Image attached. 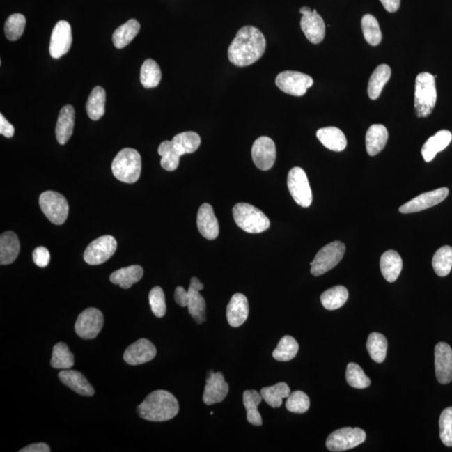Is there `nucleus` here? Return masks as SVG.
I'll use <instances>...</instances> for the list:
<instances>
[{
  "label": "nucleus",
  "mask_w": 452,
  "mask_h": 452,
  "mask_svg": "<svg viewBox=\"0 0 452 452\" xmlns=\"http://www.w3.org/2000/svg\"><path fill=\"white\" fill-rule=\"evenodd\" d=\"M267 40L254 26H244L237 32L228 49V57L232 64L244 68L254 64L264 55Z\"/></svg>",
  "instance_id": "obj_1"
},
{
  "label": "nucleus",
  "mask_w": 452,
  "mask_h": 452,
  "mask_svg": "<svg viewBox=\"0 0 452 452\" xmlns=\"http://www.w3.org/2000/svg\"><path fill=\"white\" fill-rule=\"evenodd\" d=\"M137 412L144 420L163 422L176 417L180 412V405L171 393L156 391L147 396L138 406Z\"/></svg>",
  "instance_id": "obj_2"
},
{
  "label": "nucleus",
  "mask_w": 452,
  "mask_h": 452,
  "mask_svg": "<svg viewBox=\"0 0 452 452\" xmlns=\"http://www.w3.org/2000/svg\"><path fill=\"white\" fill-rule=\"evenodd\" d=\"M435 77L428 72L418 75L414 91V109L418 118H426L432 113L437 100Z\"/></svg>",
  "instance_id": "obj_3"
},
{
  "label": "nucleus",
  "mask_w": 452,
  "mask_h": 452,
  "mask_svg": "<svg viewBox=\"0 0 452 452\" xmlns=\"http://www.w3.org/2000/svg\"><path fill=\"white\" fill-rule=\"evenodd\" d=\"M114 176L119 181L134 184L139 180L142 171V159L135 149L124 148L118 153L111 164Z\"/></svg>",
  "instance_id": "obj_4"
},
{
  "label": "nucleus",
  "mask_w": 452,
  "mask_h": 452,
  "mask_svg": "<svg viewBox=\"0 0 452 452\" xmlns=\"http://www.w3.org/2000/svg\"><path fill=\"white\" fill-rule=\"evenodd\" d=\"M233 217L236 225L247 233H261L271 224L263 211L247 203H238L234 206Z\"/></svg>",
  "instance_id": "obj_5"
},
{
  "label": "nucleus",
  "mask_w": 452,
  "mask_h": 452,
  "mask_svg": "<svg viewBox=\"0 0 452 452\" xmlns=\"http://www.w3.org/2000/svg\"><path fill=\"white\" fill-rule=\"evenodd\" d=\"M346 247L341 242L327 244L318 252L311 265V273L315 276L325 274L334 268L342 260Z\"/></svg>",
  "instance_id": "obj_6"
},
{
  "label": "nucleus",
  "mask_w": 452,
  "mask_h": 452,
  "mask_svg": "<svg viewBox=\"0 0 452 452\" xmlns=\"http://www.w3.org/2000/svg\"><path fill=\"white\" fill-rule=\"evenodd\" d=\"M39 204L45 217L55 225H62L68 217V202L59 193L45 192L41 194Z\"/></svg>",
  "instance_id": "obj_7"
},
{
  "label": "nucleus",
  "mask_w": 452,
  "mask_h": 452,
  "mask_svg": "<svg viewBox=\"0 0 452 452\" xmlns=\"http://www.w3.org/2000/svg\"><path fill=\"white\" fill-rule=\"evenodd\" d=\"M366 439V433L362 429L344 427L329 435L326 446L330 451H344L359 446Z\"/></svg>",
  "instance_id": "obj_8"
},
{
  "label": "nucleus",
  "mask_w": 452,
  "mask_h": 452,
  "mask_svg": "<svg viewBox=\"0 0 452 452\" xmlns=\"http://www.w3.org/2000/svg\"><path fill=\"white\" fill-rule=\"evenodd\" d=\"M288 187L297 205L308 208L312 204V189L304 169L295 167L290 170L288 176Z\"/></svg>",
  "instance_id": "obj_9"
},
{
  "label": "nucleus",
  "mask_w": 452,
  "mask_h": 452,
  "mask_svg": "<svg viewBox=\"0 0 452 452\" xmlns=\"http://www.w3.org/2000/svg\"><path fill=\"white\" fill-rule=\"evenodd\" d=\"M276 85L283 93L295 97H302L313 85V79L299 72L285 70L276 78Z\"/></svg>",
  "instance_id": "obj_10"
},
{
  "label": "nucleus",
  "mask_w": 452,
  "mask_h": 452,
  "mask_svg": "<svg viewBox=\"0 0 452 452\" xmlns=\"http://www.w3.org/2000/svg\"><path fill=\"white\" fill-rule=\"evenodd\" d=\"M117 248V240L114 236H102V237L93 240L87 247L84 252V260L89 265H101L114 255Z\"/></svg>",
  "instance_id": "obj_11"
},
{
  "label": "nucleus",
  "mask_w": 452,
  "mask_h": 452,
  "mask_svg": "<svg viewBox=\"0 0 452 452\" xmlns=\"http://www.w3.org/2000/svg\"><path fill=\"white\" fill-rule=\"evenodd\" d=\"M103 325H104V318L101 311L89 308L79 315L75 325V330L82 339H94L100 333Z\"/></svg>",
  "instance_id": "obj_12"
},
{
  "label": "nucleus",
  "mask_w": 452,
  "mask_h": 452,
  "mask_svg": "<svg viewBox=\"0 0 452 452\" xmlns=\"http://www.w3.org/2000/svg\"><path fill=\"white\" fill-rule=\"evenodd\" d=\"M302 15L301 28L302 32L311 43H321L325 36V23L318 14L316 10H312L309 7H302L300 9Z\"/></svg>",
  "instance_id": "obj_13"
},
{
  "label": "nucleus",
  "mask_w": 452,
  "mask_h": 452,
  "mask_svg": "<svg viewBox=\"0 0 452 452\" xmlns=\"http://www.w3.org/2000/svg\"><path fill=\"white\" fill-rule=\"evenodd\" d=\"M251 156L257 168L263 171L271 169L275 164L276 157L274 141L268 137H260L253 144Z\"/></svg>",
  "instance_id": "obj_14"
},
{
  "label": "nucleus",
  "mask_w": 452,
  "mask_h": 452,
  "mask_svg": "<svg viewBox=\"0 0 452 452\" xmlns=\"http://www.w3.org/2000/svg\"><path fill=\"white\" fill-rule=\"evenodd\" d=\"M72 43V27L65 20H61L52 31L49 42V55L59 59L69 52Z\"/></svg>",
  "instance_id": "obj_15"
},
{
  "label": "nucleus",
  "mask_w": 452,
  "mask_h": 452,
  "mask_svg": "<svg viewBox=\"0 0 452 452\" xmlns=\"http://www.w3.org/2000/svg\"><path fill=\"white\" fill-rule=\"evenodd\" d=\"M449 194V189L444 187L421 194L413 200L400 207V212L403 214L416 213L437 205L445 201Z\"/></svg>",
  "instance_id": "obj_16"
},
{
  "label": "nucleus",
  "mask_w": 452,
  "mask_h": 452,
  "mask_svg": "<svg viewBox=\"0 0 452 452\" xmlns=\"http://www.w3.org/2000/svg\"><path fill=\"white\" fill-rule=\"evenodd\" d=\"M229 392V385L226 382L225 377L222 373L209 372L206 379L203 401L207 405L221 403L226 399Z\"/></svg>",
  "instance_id": "obj_17"
},
{
  "label": "nucleus",
  "mask_w": 452,
  "mask_h": 452,
  "mask_svg": "<svg viewBox=\"0 0 452 452\" xmlns=\"http://www.w3.org/2000/svg\"><path fill=\"white\" fill-rule=\"evenodd\" d=\"M435 375L439 383L447 384L452 380V350L449 344L439 343L435 348Z\"/></svg>",
  "instance_id": "obj_18"
},
{
  "label": "nucleus",
  "mask_w": 452,
  "mask_h": 452,
  "mask_svg": "<svg viewBox=\"0 0 452 452\" xmlns=\"http://www.w3.org/2000/svg\"><path fill=\"white\" fill-rule=\"evenodd\" d=\"M156 354L155 346L149 340L142 338L127 348L123 359L130 366H140L155 359Z\"/></svg>",
  "instance_id": "obj_19"
},
{
  "label": "nucleus",
  "mask_w": 452,
  "mask_h": 452,
  "mask_svg": "<svg viewBox=\"0 0 452 452\" xmlns=\"http://www.w3.org/2000/svg\"><path fill=\"white\" fill-rule=\"evenodd\" d=\"M204 289V285L197 277H192L188 290L189 293V313L198 325L206 320V302L205 298L201 294V290Z\"/></svg>",
  "instance_id": "obj_20"
},
{
  "label": "nucleus",
  "mask_w": 452,
  "mask_h": 452,
  "mask_svg": "<svg viewBox=\"0 0 452 452\" xmlns=\"http://www.w3.org/2000/svg\"><path fill=\"white\" fill-rule=\"evenodd\" d=\"M197 226L201 234L207 240H215L219 234V226L213 207L203 204L197 215Z\"/></svg>",
  "instance_id": "obj_21"
},
{
  "label": "nucleus",
  "mask_w": 452,
  "mask_h": 452,
  "mask_svg": "<svg viewBox=\"0 0 452 452\" xmlns=\"http://www.w3.org/2000/svg\"><path fill=\"white\" fill-rule=\"evenodd\" d=\"M249 304L246 296L235 293L227 306L226 318L231 327H238L247 320Z\"/></svg>",
  "instance_id": "obj_22"
},
{
  "label": "nucleus",
  "mask_w": 452,
  "mask_h": 452,
  "mask_svg": "<svg viewBox=\"0 0 452 452\" xmlns=\"http://www.w3.org/2000/svg\"><path fill=\"white\" fill-rule=\"evenodd\" d=\"M59 379L62 384L72 389L73 391L79 393V395L84 396H93L94 395L93 387L80 372L64 370L59 373Z\"/></svg>",
  "instance_id": "obj_23"
},
{
  "label": "nucleus",
  "mask_w": 452,
  "mask_h": 452,
  "mask_svg": "<svg viewBox=\"0 0 452 452\" xmlns=\"http://www.w3.org/2000/svg\"><path fill=\"white\" fill-rule=\"evenodd\" d=\"M75 124V110L70 105L62 107L58 117L56 135L58 143L64 145L68 142L73 134Z\"/></svg>",
  "instance_id": "obj_24"
},
{
  "label": "nucleus",
  "mask_w": 452,
  "mask_h": 452,
  "mask_svg": "<svg viewBox=\"0 0 452 452\" xmlns=\"http://www.w3.org/2000/svg\"><path fill=\"white\" fill-rule=\"evenodd\" d=\"M403 267V261L396 251H385L380 258V270L384 279L389 283H395Z\"/></svg>",
  "instance_id": "obj_25"
},
{
  "label": "nucleus",
  "mask_w": 452,
  "mask_h": 452,
  "mask_svg": "<svg viewBox=\"0 0 452 452\" xmlns=\"http://www.w3.org/2000/svg\"><path fill=\"white\" fill-rule=\"evenodd\" d=\"M317 137L323 146L334 152H341L347 147V139L338 127H327L317 132Z\"/></svg>",
  "instance_id": "obj_26"
},
{
  "label": "nucleus",
  "mask_w": 452,
  "mask_h": 452,
  "mask_svg": "<svg viewBox=\"0 0 452 452\" xmlns=\"http://www.w3.org/2000/svg\"><path fill=\"white\" fill-rule=\"evenodd\" d=\"M452 140L450 131L441 130L426 141L421 149V153L426 162L434 159L437 153L442 152L449 145Z\"/></svg>",
  "instance_id": "obj_27"
},
{
  "label": "nucleus",
  "mask_w": 452,
  "mask_h": 452,
  "mask_svg": "<svg viewBox=\"0 0 452 452\" xmlns=\"http://www.w3.org/2000/svg\"><path fill=\"white\" fill-rule=\"evenodd\" d=\"M18 236L13 231H6L0 236V264L10 265L20 253Z\"/></svg>",
  "instance_id": "obj_28"
},
{
  "label": "nucleus",
  "mask_w": 452,
  "mask_h": 452,
  "mask_svg": "<svg viewBox=\"0 0 452 452\" xmlns=\"http://www.w3.org/2000/svg\"><path fill=\"white\" fill-rule=\"evenodd\" d=\"M389 139L387 128L381 124H374L367 131L366 149L368 155H378L385 147Z\"/></svg>",
  "instance_id": "obj_29"
},
{
  "label": "nucleus",
  "mask_w": 452,
  "mask_h": 452,
  "mask_svg": "<svg viewBox=\"0 0 452 452\" xmlns=\"http://www.w3.org/2000/svg\"><path fill=\"white\" fill-rule=\"evenodd\" d=\"M143 276V269L138 265H130L118 270L110 276L111 283L119 285L123 289H128L139 283Z\"/></svg>",
  "instance_id": "obj_30"
},
{
  "label": "nucleus",
  "mask_w": 452,
  "mask_h": 452,
  "mask_svg": "<svg viewBox=\"0 0 452 452\" xmlns=\"http://www.w3.org/2000/svg\"><path fill=\"white\" fill-rule=\"evenodd\" d=\"M391 77V69L388 65L378 66L371 75L368 81V94L372 100H376L382 93L384 86Z\"/></svg>",
  "instance_id": "obj_31"
},
{
  "label": "nucleus",
  "mask_w": 452,
  "mask_h": 452,
  "mask_svg": "<svg viewBox=\"0 0 452 452\" xmlns=\"http://www.w3.org/2000/svg\"><path fill=\"white\" fill-rule=\"evenodd\" d=\"M106 92L101 86H96L91 93L86 109L88 117L98 121L105 114Z\"/></svg>",
  "instance_id": "obj_32"
},
{
  "label": "nucleus",
  "mask_w": 452,
  "mask_h": 452,
  "mask_svg": "<svg viewBox=\"0 0 452 452\" xmlns=\"http://www.w3.org/2000/svg\"><path fill=\"white\" fill-rule=\"evenodd\" d=\"M140 31V24L138 20L131 19L123 26L118 27L113 35L115 47L123 49L126 47L135 38Z\"/></svg>",
  "instance_id": "obj_33"
},
{
  "label": "nucleus",
  "mask_w": 452,
  "mask_h": 452,
  "mask_svg": "<svg viewBox=\"0 0 452 452\" xmlns=\"http://www.w3.org/2000/svg\"><path fill=\"white\" fill-rule=\"evenodd\" d=\"M171 141L180 156L196 152L201 143V137L196 132H181L174 136Z\"/></svg>",
  "instance_id": "obj_34"
},
{
  "label": "nucleus",
  "mask_w": 452,
  "mask_h": 452,
  "mask_svg": "<svg viewBox=\"0 0 452 452\" xmlns=\"http://www.w3.org/2000/svg\"><path fill=\"white\" fill-rule=\"evenodd\" d=\"M263 399L260 393L255 389L246 391L243 393V403L247 410V420L253 426H260L263 425V418L257 410Z\"/></svg>",
  "instance_id": "obj_35"
},
{
  "label": "nucleus",
  "mask_w": 452,
  "mask_h": 452,
  "mask_svg": "<svg viewBox=\"0 0 452 452\" xmlns=\"http://www.w3.org/2000/svg\"><path fill=\"white\" fill-rule=\"evenodd\" d=\"M320 298L325 309L336 310L345 304L348 298V292L343 286H336L323 293Z\"/></svg>",
  "instance_id": "obj_36"
},
{
  "label": "nucleus",
  "mask_w": 452,
  "mask_h": 452,
  "mask_svg": "<svg viewBox=\"0 0 452 452\" xmlns=\"http://www.w3.org/2000/svg\"><path fill=\"white\" fill-rule=\"evenodd\" d=\"M291 393L288 385L279 383L273 387L261 389L260 395L263 400L272 408H279L283 405V400Z\"/></svg>",
  "instance_id": "obj_37"
},
{
  "label": "nucleus",
  "mask_w": 452,
  "mask_h": 452,
  "mask_svg": "<svg viewBox=\"0 0 452 452\" xmlns=\"http://www.w3.org/2000/svg\"><path fill=\"white\" fill-rule=\"evenodd\" d=\"M388 342L383 334L372 333L368 336L367 350L376 363H383L387 358Z\"/></svg>",
  "instance_id": "obj_38"
},
{
  "label": "nucleus",
  "mask_w": 452,
  "mask_h": 452,
  "mask_svg": "<svg viewBox=\"0 0 452 452\" xmlns=\"http://www.w3.org/2000/svg\"><path fill=\"white\" fill-rule=\"evenodd\" d=\"M161 78V70L157 62L152 59L145 61L140 72V81L143 87L150 89L159 86Z\"/></svg>",
  "instance_id": "obj_39"
},
{
  "label": "nucleus",
  "mask_w": 452,
  "mask_h": 452,
  "mask_svg": "<svg viewBox=\"0 0 452 452\" xmlns=\"http://www.w3.org/2000/svg\"><path fill=\"white\" fill-rule=\"evenodd\" d=\"M51 366L62 371L73 367L74 356L65 343H58L54 346Z\"/></svg>",
  "instance_id": "obj_40"
},
{
  "label": "nucleus",
  "mask_w": 452,
  "mask_h": 452,
  "mask_svg": "<svg viewBox=\"0 0 452 452\" xmlns=\"http://www.w3.org/2000/svg\"><path fill=\"white\" fill-rule=\"evenodd\" d=\"M298 350H299V345L296 339L291 336L286 335L280 340L279 345L273 351L272 356L277 361L287 362L295 358Z\"/></svg>",
  "instance_id": "obj_41"
},
{
  "label": "nucleus",
  "mask_w": 452,
  "mask_h": 452,
  "mask_svg": "<svg viewBox=\"0 0 452 452\" xmlns=\"http://www.w3.org/2000/svg\"><path fill=\"white\" fill-rule=\"evenodd\" d=\"M159 155L162 157L161 166L166 171H174L180 165V155L174 148L172 141H164L159 147Z\"/></svg>",
  "instance_id": "obj_42"
},
{
  "label": "nucleus",
  "mask_w": 452,
  "mask_h": 452,
  "mask_svg": "<svg viewBox=\"0 0 452 452\" xmlns=\"http://www.w3.org/2000/svg\"><path fill=\"white\" fill-rule=\"evenodd\" d=\"M434 271L439 276L449 275L452 268V247H442L435 253L432 260Z\"/></svg>",
  "instance_id": "obj_43"
},
{
  "label": "nucleus",
  "mask_w": 452,
  "mask_h": 452,
  "mask_svg": "<svg viewBox=\"0 0 452 452\" xmlns=\"http://www.w3.org/2000/svg\"><path fill=\"white\" fill-rule=\"evenodd\" d=\"M362 30L364 38L373 47H376L382 40V33L380 28L378 20L371 15H364L362 18Z\"/></svg>",
  "instance_id": "obj_44"
},
{
  "label": "nucleus",
  "mask_w": 452,
  "mask_h": 452,
  "mask_svg": "<svg viewBox=\"0 0 452 452\" xmlns=\"http://www.w3.org/2000/svg\"><path fill=\"white\" fill-rule=\"evenodd\" d=\"M346 380L350 387L356 389H366L371 384L370 378L364 374L363 368L354 363L348 364Z\"/></svg>",
  "instance_id": "obj_45"
},
{
  "label": "nucleus",
  "mask_w": 452,
  "mask_h": 452,
  "mask_svg": "<svg viewBox=\"0 0 452 452\" xmlns=\"http://www.w3.org/2000/svg\"><path fill=\"white\" fill-rule=\"evenodd\" d=\"M26 20L22 14H14L7 19L5 26V33L7 39L15 41L22 36L26 28Z\"/></svg>",
  "instance_id": "obj_46"
},
{
  "label": "nucleus",
  "mask_w": 452,
  "mask_h": 452,
  "mask_svg": "<svg viewBox=\"0 0 452 452\" xmlns=\"http://www.w3.org/2000/svg\"><path fill=\"white\" fill-rule=\"evenodd\" d=\"M310 407L309 397L304 392L297 391L288 397L286 408L290 412L302 414L308 412Z\"/></svg>",
  "instance_id": "obj_47"
},
{
  "label": "nucleus",
  "mask_w": 452,
  "mask_h": 452,
  "mask_svg": "<svg viewBox=\"0 0 452 452\" xmlns=\"http://www.w3.org/2000/svg\"><path fill=\"white\" fill-rule=\"evenodd\" d=\"M439 437L444 445L452 446V407L443 410L439 416Z\"/></svg>",
  "instance_id": "obj_48"
},
{
  "label": "nucleus",
  "mask_w": 452,
  "mask_h": 452,
  "mask_svg": "<svg viewBox=\"0 0 452 452\" xmlns=\"http://www.w3.org/2000/svg\"><path fill=\"white\" fill-rule=\"evenodd\" d=\"M149 304H150L152 312L157 318H163L166 314L165 295L160 287L153 288L149 293Z\"/></svg>",
  "instance_id": "obj_49"
},
{
  "label": "nucleus",
  "mask_w": 452,
  "mask_h": 452,
  "mask_svg": "<svg viewBox=\"0 0 452 452\" xmlns=\"http://www.w3.org/2000/svg\"><path fill=\"white\" fill-rule=\"evenodd\" d=\"M33 260L37 267L44 268L47 267L51 261V254L47 248L44 247H39L35 249L33 251Z\"/></svg>",
  "instance_id": "obj_50"
},
{
  "label": "nucleus",
  "mask_w": 452,
  "mask_h": 452,
  "mask_svg": "<svg viewBox=\"0 0 452 452\" xmlns=\"http://www.w3.org/2000/svg\"><path fill=\"white\" fill-rule=\"evenodd\" d=\"M0 134L6 138L10 139L15 134V127L7 121L3 114H0Z\"/></svg>",
  "instance_id": "obj_51"
},
{
  "label": "nucleus",
  "mask_w": 452,
  "mask_h": 452,
  "mask_svg": "<svg viewBox=\"0 0 452 452\" xmlns=\"http://www.w3.org/2000/svg\"><path fill=\"white\" fill-rule=\"evenodd\" d=\"M174 299L177 302V304L182 306V308H185L188 306L189 304V293L188 291H185V289L182 287H178L174 292Z\"/></svg>",
  "instance_id": "obj_52"
},
{
  "label": "nucleus",
  "mask_w": 452,
  "mask_h": 452,
  "mask_svg": "<svg viewBox=\"0 0 452 452\" xmlns=\"http://www.w3.org/2000/svg\"><path fill=\"white\" fill-rule=\"evenodd\" d=\"M51 448L45 443H36L32 445L24 447L20 452H49Z\"/></svg>",
  "instance_id": "obj_53"
},
{
  "label": "nucleus",
  "mask_w": 452,
  "mask_h": 452,
  "mask_svg": "<svg viewBox=\"0 0 452 452\" xmlns=\"http://www.w3.org/2000/svg\"><path fill=\"white\" fill-rule=\"evenodd\" d=\"M400 1L401 0H380L384 9L389 12V13H395V12L400 9Z\"/></svg>",
  "instance_id": "obj_54"
}]
</instances>
